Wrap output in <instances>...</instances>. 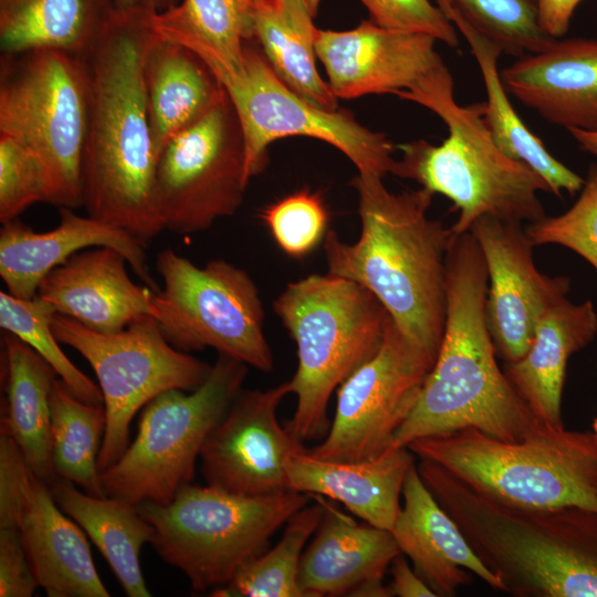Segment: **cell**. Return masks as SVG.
Here are the masks:
<instances>
[{"instance_id": "obj_1", "label": "cell", "mask_w": 597, "mask_h": 597, "mask_svg": "<svg viewBox=\"0 0 597 597\" xmlns=\"http://www.w3.org/2000/svg\"><path fill=\"white\" fill-rule=\"evenodd\" d=\"M150 17L115 10L86 57L90 116L82 160V207L145 245L165 230L155 191V151L143 80Z\"/></svg>"}, {"instance_id": "obj_2", "label": "cell", "mask_w": 597, "mask_h": 597, "mask_svg": "<svg viewBox=\"0 0 597 597\" xmlns=\"http://www.w3.org/2000/svg\"><path fill=\"white\" fill-rule=\"evenodd\" d=\"M381 176L358 172L360 234L353 243L328 230L323 241L327 272L370 291L396 326L437 359L447 321V256L451 228L429 217L426 188L392 192Z\"/></svg>"}, {"instance_id": "obj_3", "label": "cell", "mask_w": 597, "mask_h": 597, "mask_svg": "<svg viewBox=\"0 0 597 597\" xmlns=\"http://www.w3.org/2000/svg\"><path fill=\"white\" fill-rule=\"evenodd\" d=\"M489 279L470 231L447 256V321L437 359L390 448L472 428L519 441L543 427L499 366L485 318ZM546 427V426H545Z\"/></svg>"}, {"instance_id": "obj_4", "label": "cell", "mask_w": 597, "mask_h": 597, "mask_svg": "<svg viewBox=\"0 0 597 597\" xmlns=\"http://www.w3.org/2000/svg\"><path fill=\"white\" fill-rule=\"evenodd\" d=\"M453 88L443 64L402 97L434 113L448 136L439 145L425 139L399 145L401 157L391 174L450 199L459 211L450 227L454 235L483 216L521 224L542 219L546 214L538 193L549 192L546 181L500 149L485 123L484 103L459 105Z\"/></svg>"}, {"instance_id": "obj_5", "label": "cell", "mask_w": 597, "mask_h": 597, "mask_svg": "<svg viewBox=\"0 0 597 597\" xmlns=\"http://www.w3.org/2000/svg\"><path fill=\"white\" fill-rule=\"evenodd\" d=\"M273 310L296 345L285 427L303 443L326 434L333 392L379 349L391 317L366 287L328 272L287 283Z\"/></svg>"}, {"instance_id": "obj_6", "label": "cell", "mask_w": 597, "mask_h": 597, "mask_svg": "<svg viewBox=\"0 0 597 597\" xmlns=\"http://www.w3.org/2000/svg\"><path fill=\"white\" fill-rule=\"evenodd\" d=\"M407 448L475 491L524 509L576 506L597 512V436L541 427L519 441L468 428Z\"/></svg>"}, {"instance_id": "obj_7", "label": "cell", "mask_w": 597, "mask_h": 597, "mask_svg": "<svg viewBox=\"0 0 597 597\" xmlns=\"http://www.w3.org/2000/svg\"><path fill=\"white\" fill-rule=\"evenodd\" d=\"M310 499L292 489L243 496L188 483L167 504L146 501L136 507L154 527L155 552L203 593L227 586Z\"/></svg>"}, {"instance_id": "obj_8", "label": "cell", "mask_w": 597, "mask_h": 597, "mask_svg": "<svg viewBox=\"0 0 597 597\" xmlns=\"http://www.w3.org/2000/svg\"><path fill=\"white\" fill-rule=\"evenodd\" d=\"M90 100L86 59L54 49L2 54L0 135L15 139L42 160L49 203L59 208L82 207Z\"/></svg>"}, {"instance_id": "obj_9", "label": "cell", "mask_w": 597, "mask_h": 597, "mask_svg": "<svg viewBox=\"0 0 597 597\" xmlns=\"http://www.w3.org/2000/svg\"><path fill=\"white\" fill-rule=\"evenodd\" d=\"M248 367L218 354L199 387L170 389L149 401L134 441L101 472L105 495L135 505L171 502L193 480L202 446L242 390Z\"/></svg>"}, {"instance_id": "obj_10", "label": "cell", "mask_w": 597, "mask_h": 597, "mask_svg": "<svg viewBox=\"0 0 597 597\" xmlns=\"http://www.w3.org/2000/svg\"><path fill=\"white\" fill-rule=\"evenodd\" d=\"M156 270L163 289L154 294V317L175 348L210 347L260 371L273 370L263 303L245 270L223 259L197 266L171 249L158 253Z\"/></svg>"}, {"instance_id": "obj_11", "label": "cell", "mask_w": 597, "mask_h": 597, "mask_svg": "<svg viewBox=\"0 0 597 597\" xmlns=\"http://www.w3.org/2000/svg\"><path fill=\"white\" fill-rule=\"evenodd\" d=\"M51 327L60 344L81 354L97 377L106 413L97 460L100 472L128 447L137 411L167 390L196 389L212 367L175 348L151 315L137 318L122 331L105 333L55 313Z\"/></svg>"}, {"instance_id": "obj_12", "label": "cell", "mask_w": 597, "mask_h": 597, "mask_svg": "<svg viewBox=\"0 0 597 597\" xmlns=\"http://www.w3.org/2000/svg\"><path fill=\"white\" fill-rule=\"evenodd\" d=\"M223 87L241 125L248 180L264 168L272 143L295 136L337 148L360 174L392 172L395 146L386 135L346 111H326L303 100L277 77L254 41L244 45L240 75Z\"/></svg>"}, {"instance_id": "obj_13", "label": "cell", "mask_w": 597, "mask_h": 597, "mask_svg": "<svg viewBox=\"0 0 597 597\" xmlns=\"http://www.w3.org/2000/svg\"><path fill=\"white\" fill-rule=\"evenodd\" d=\"M248 182L243 134L226 92L158 155L155 191L165 230L192 234L233 216Z\"/></svg>"}, {"instance_id": "obj_14", "label": "cell", "mask_w": 597, "mask_h": 597, "mask_svg": "<svg viewBox=\"0 0 597 597\" xmlns=\"http://www.w3.org/2000/svg\"><path fill=\"white\" fill-rule=\"evenodd\" d=\"M434 362L390 320L379 349L337 388L328 431L307 452L335 461L384 453L416 406Z\"/></svg>"}, {"instance_id": "obj_15", "label": "cell", "mask_w": 597, "mask_h": 597, "mask_svg": "<svg viewBox=\"0 0 597 597\" xmlns=\"http://www.w3.org/2000/svg\"><path fill=\"white\" fill-rule=\"evenodd\" d=\"M0 526H14L50 597H108L84 531L54 501L18 444L0 434Z\"/></svg>"}, {"instance_id": "obj_16", "label": "cell", "mask_w": 597, "mask_h": 597, "mask_svg": "<svg viewBox=\"0 0 597 597\" xmlns=\"http://www.w3.org/2000/svg\"><path fill=\"white\" fill-rule=\"evenodd\" d=\"M289 394L290 380L265 390L239 392L200 451L208 485L243 496L291 490L287 467L304 448L276 417Z\"/></svg>"}, {"instance_id": "obj_17", "label": "cell", "mask_w": 597, "mask_h": 597, "mask_svg": "<svg viewBox=\"0 0 597 597\" xmlns=\"http://www.w3.org/2000/svg\"><path fill=\"white\" fill-rule=\"evenodd\" d=\"M522 226L483 216L469 230L485 261V318L496 354L505 363L524 356L544 314L570 290L568 277L537 270L535 245Z\"/></svg>"}, {"instance_id": "obj_18", "label": "cell", "mask_w": 597, "mask_h": 597, "mask_svg": "<svg viewBox=\"0 0 597 597\" xmlns=\"http://www.w3.org/2000/svg\"><path fill=\"white\" fill-rule=\"evenodd\" d=\"M436 43L428 34L365 20L347 31L317 29L315 50L337 98L370 94L402 98L444 64Z\"/></svg>"}, {"instance_id": "obj_19", "label": "cell", "mask_w": 597, "mask_h": 597, "mask_svg": "<svg viewBox=\"0 0 597 597\" xmlns=\"http://www.w3.org/2000/svg\"><path fill=\"white\" fill-rule=\"evenodd\" d=\"M59 224L36 232L19 218L2 223L0 230V276L7 292L19 298L36 296L41 281L75 253L95 247L119 251L128 264L154 292L160 287L150 273L146 245L130 233L112 224L60 208Z\"/></svg>"}, {"instance_id": "obj_20", "label": "cell", "mask_w": 597, "mask_h": 597, "mask_svg": "<svg viewBox=\"0 0 597 597\" xmlns=\"http://www.w3.org/2000/svg\"><path fill=\"white\" fill-rule=\"evenodd\" d=\"M509 95L546 122L597 130V38H553L501 71Z\"/></svg>"}, {"instance_id": "obj_21", "label": "cell", "mask_w": 597, "mask_h": 597, "mask_svg": "<svg viewBox=\"0 0 597 597\" xmlns=\"http://www.w3.org/2000/svg\"><path fill=\"white\" fill-rule=\"evenodd\" d=\"M126 263L113 248L82 250L41 281L36 296L87 328L122 331L142 316H154L155 292L133 282Z\"/></svg>"}, {"instance_id": "obj_22", "label": "cell", "mask_w": 597, "mask_h": 597, "mask_svg": "<svg viewBox=\"0 0 597 597\" xmlns=\"http://www.w3.org/2000/svg\"><path fill=\"white\" fill-rule=\"evenodd\" d=\"M404 506L391 528L402 555L436 596L452 597L471 582V574L494 589L500 578L474 553L452 517L441 507L416 463L402 486Z\"/></svg>"}, {"instance_id": "obj_23", "label": "cell", "mask_w": 597, "mask_h": 597, "mask_svg": "<svg viewBox=\"0 0 597 597\" xmlns=\"http://www.w3.org/2000/svg\"><path fill=\"white\" fill-rule=\"evenodd\" d=\"M413 453L389 448L362 461H335L312 457L306 449L290 460L287 474L293 490L338 501L354 515L391 531L400 511V495Z\"/></svg>"}, {"instance_id": "obj_24", "label": "cell", "mask_w": 597, "mask_h": 597, "mask_svg": "<svg viewBox=\"0 0 597 597\" xmlns=\"http://www.w3.org/2000/svg\"><path fill=\"white\" fill-rule=\"evenodd\" d=\"M401 554L390 531L357 523L325 501L323 519L298 569L304 597L350 596L360 585L384 580Z\"/></svg>"}, {"instance_id": "obj_25", "label": "cell", "mask_w": 597, "mask_h": 597, "mask_svg": "<svg viewBox=\"0 0 597 597\" xmlns=\"http://www.w3.org/2000/svg\"><path fill=\"white\" fill-rule=\"evenodd\" d=\"M596 335L594 303H573L565 297L544 314L524 356L505 363L507 379L542 425L564 426L561 408L568 359Z\"/></svg>"}, {"instance_id": "obj_26", "label": "cell", "mask_w": 597, "mask_h": 597, "mask_svg": "<svg viewBox=\"0 0 597 597\" xmlns=\"http://www.w3.org/2000/svg\"><path fill=\"white\" fill-rule=\"evenodd\" d=\"M143 80L155 151L206 115L226 90L192 51L154 34L143 61Z\"/></svg>"}, {"instance_id": "obj_27", "label": "cell", "mask_w": 597, "mask_h": 597, "mask_svg": "<svg viewBox=\"0 0 597 597\" xmlns=\"http://www.w3.org/2000/svg\"><path fill=\"white\" fill-rule=\"evenodd\" d=\"M0 434L14 440L31 470L49 486L57 480L52 461L50 394L55 370L17 336L2 335Z\"/></svg>"}, {"instance_id": "obj_28", "label": "cell", "mask_w": 597, "mask_h": 597, "mask_svg": "<svg viewBox=\"0 0 597 597\" xmlns=\"http://www.w3.org/2000/svg\"><path fill=\"white\" fill-rule=\"evenodd\" d=\"M436 3L470 46L485 87L484 119L500 149L532 167L555 196L580 191L585 179L556 159L514 109L499 71L502 49L471 25L449 0H436Z\"/></svg>"}, {"instance_id": "obj_29", "label": "cell", "mask_w": 597, "mask_h": 597, "mask_svg": "<svg viewBox=\"0 0 597 597\" xmlns=\"http://www.w3.org/2000/svg\"><path fill=\"white\" fill-rule=\"evenodd\" d=\"M114 12V0H0L1 52L54 49L86 59Z\"/></svg>"}, {"instance_id": "obj_30", "label": "cell", "mask_w": 597, "mask_h": 597, "mask_svg": "<svg viewBox=\"0 0 597 597\" xmlns=\"http://www.w3.org/2000/svg\"><path fill=\"white\" fill-rule=\"evenodd\" d=\"M254 0H181L150 17L155 35L196 53L224 86L243 67Z\"/></svg>"}, {"instance_id": "obj_31", "label": "cell", "mask_w": 597, "mask_h": 597, "mask_svg": "<svg viewBox=\"0 0 597 597\" xmlns=\"http://www.w3.org/2000/svg\"><path fill=\"white\" fill-rule=\"evenodd\" d=\"M59 507L91 538L129 597H149L140 568V551L150 543L154 527L135 504L112 496L81 492L59 479L50 486Z\"/></svg>"}, {"instance_id": "obj_32", "label": "cell", "mask_w": 597, "mask_h": 597, "mask_svg": "<svg viewBox=\"0 0 597 597\" xmlns=\"http://www.w3.org/2000/svg\"><path fill=\"white\" fill-rule=\"evenodd\" d=\"M314 18L301 0H254L252 41L294 93L320 108L336 111L338 98L316 66Z\"/></svg>"}, {"instance_id": "obj_33", "label": "cell", "mask_w": 597, "mask_h": 597, "mask_svg": "<svg viewBox=\"0 0 597 597\" xmlns=\"http://www.w3.org/2000/svg\"><path fill=\"white\" fill-rule=\"evenodd\" d=\"M50 418L52 461L57 478L91 495L106 496L97 464L106 426L104 405L81 400L56 378L50 394Z\"/></svg>"}, {"instance_id": "obj_34", "label": "cell", "mask_w": 597, "mask_h": 597, "mask_svg": "<svg viewBox=\"0 0 597 597\" xmlns=\"http://www.w3.org/2000/svg\"><path fill=\"white\" fill-rule=\"evenodd\" d=\"M325 512V500L316 496L286 522L281 540L244 565L217 597H304L298 585L300 563L307 542Z\"/></svg>"}, {"instance_id": "obj_35", "label": "cell", "mask_w": 597, "mask_h": 597, "mask_svg": "<svg viewBox=\"0 0 597 597\" xmlns=\"http://www.w3.org/2000/svg\"><path fill=\"white\" fill-rule=\"evenodd\" d=\"M55 313L48 302L38 296L19 298L7 291L0 292V327L34 349L77 398L93 405L103 404L100 386L61 349L51 327Z\"/></svg>"}, {"instance_id": "obj_36", "label": "cell", "mask_w": 597, "mask_h": 597, "mask_svg": "<svg viewBox=\"0 0 597 597\" xmlns=\"http://www.w3.org/2000/svg\"><path fill=\"white\" fill-rule=\"evenodd\" d=\"M449 1L471 25L515 59L540 51L553 39L538 23L537 0Z\"/></svg>"}, {"instance_id": "obj_37", "label": "cell", "mask_w": 597, "mask_h": 597, "mask_svg": "<svg viewBox=\"0 0 597 597\" xmlns=\"http://www.w3.org/2000/svg\"><path fill=\"white\" fill-rule=\"evenodd\" d=\"M260 218L277 247L302 259L323 243L328 231V210L322 196L307 188L297 190L262 209Z\"/></svg>"}, {"instance_id": "obj_38", "label": "cell", "mask_w": 597, "mask_h": 597, "mask_svg": "<svg viewBox=\"0 0 597 597\" xmlns=\"http://www.w3.org/2000/svg\"><path fill=\"white\" fill-rule=\"evenodd\" d=\"M525 231L535 247H565L597 272V167H593L578 199L567 211L527 223Z\"/></svg>"}, {"instance_id": "obj_39", "label": "cell", "mask_w": 597, "mask_h": 597, "mask_svg": "<svg viewBox=\"0 0 597 597\" xmlns=\"http://www.w3.org/2000/svg\"><path fill=\"white\" fill-rule=\"evenodd\" d=\"M50 187L42 160L15 139L0 135V221L17 219L38 202H49Z\"/></svg>"}, {"instance_id": "obj_40", "label": "cell", "mask_w": 597, "mask_h": 597, "mask_svg": "<svg viewBox=\"0 0 597 597\" xmlns=\"http://www.w3.org/2000/svg\"><path fill=\"white\" fill-rule=\"evenodd\" d=\"M376 24L398 31L423 33L450 48L459 44L458 30L431 0H359Z\"/></svg>"}, {"instance_id": "obj_41", "label": "cell", "mask_w": 597, "mask_h": 597, "mask_svg": "<svg viewBox=\"0 0 597 597\" xmlns=\"http://www.w3.org/2000/svg\"><path fill=\"white\" fill-rule=\"evenodd\" d=\"M38 579L14 526H0V596H33Z\"/></svg>"}, {"instance_id": "obj_42", "label": "cell", "mask_w": 597, "mask_h": 597, "mask_svg": "<svg viewBox=\"0 0 597 597\" xmlns=\"http://www.w3.org/2000/svg\"><path fill=\"white\" fill-rule=\"evenodd\" d=\"M580 2L582 0H537V18L542 30L552 38L565 36Z\"/></svg>"}, {"instance_id": "obj_43", "label": "cell", "mask_w": 597, "mask_h": 597, "mask_svg": "<svg viewBox=\"0 0 597 597\" xmlns=\"http://www.w3.org/2000/svg\"><path fill=\"white\" fill-rule=\"evenodd\" d=\"M391 580L388 585L391 596L434 597L436 594L399 554L390 564Z\"/></svg>"}, {"instance_id": "obj_44", "label": "cell", "mask_w": 597, "mask_h": 597, "mask_svg": "<svg viewBox=\"0 0 597 597\" xmlns=\"http://www.w3.org/2000/svg\"><path fill=\"white\" fill-rule=\"evenodd\" d=\"M181 0H114L115 10L148 15L158 14L176 7Z\"/></svg>"}, {"instance_id": "obj_45", "label": "cell", "mask_w": 597, "mask_h": 597, "mask_svg": "<svg viewBox=\"0 0 597 597\" xmlns=\"http://www.w3.org/2000/svg\"><path fill=\"white\" fill-rule=\"evenodd\" d=\"M579 147L597 158V130L569 129Z\"/></svg>"}, {"instance_id": "obj_46", "label": "cell", "mask_w": 597, "mask_h": 597, "mask_svg": "<svg viewBox=\"0 0 597 597\" xmlns=\"http://www.w3.org/2000/svg\"><path fill=\"white\" fill-rule=\"evenodd\" d=\"M313 17L316 15L321 0H301Z\"/></svg>"}, {"instance_id": "obj_47", "label": "cell", "mask_w": 597, "mask_h": 597, "mask_svg": "<svg viewBox=\"0 0 597 597\" xmlns=\"http://www.w3.org/2000/svg\"><path fill=\"white\" fill-rule=\"evenodd\" d=\"M593 432L597 436V417L594 419L593 422Z\"/></svg>"}, {"instance_id": "obj_48", "label": "cell", "mask_w": 597, "mask_h": 597, "mask_svg": "<svg viewBox=\"0 0 597 597\" xmlns=\"http://www.w3.org/2000/svg\"><path fill=\"white\" fill-rule=\"evenodd\" d=\"M596 167H597V165H596Z\"/></svg>"}]
</instances>
